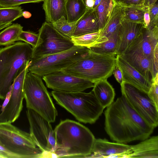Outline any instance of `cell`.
I'll list each match as a JSON object with an SVG mask.
<instances>
[{
    "instance_id": "33",
    "label": "cell",
    "mask_w": 158,
    "mask_h": 158,
    "mask_svg": "<svg viewBox=\"0 0 158 158\" xmlns=\"http://www.w3.org/2000/svg\"><path fill=\"white\" fill-rule=\"evenodd\" d=\"M44 0H0V6L4 7L19 6L26 3H37L43 2Z\"/></svg>"
},
{
    "instance_id": "36",
    "label": "cell",
    "mask_w": 158,
    "mask_h": 158,
    "mask_svg": "<svg viewBox=\"0 0 158 158\" xmlns=\"http://www.w3.org/2000/svg\"><path fill=\"white\" fill-rule=\"evenodd\" d=\"M117 4L123 6L133 5H144L146 0H113Z\"/></svg>"
},
{
    "instance_id": "40",
    "label": "cell",
    "mask_w": 158,
    "mask_h": 158,
    "mask_svg": "<svg viewBox=\"0 0 158 158\" xmlns=\"http://www.w3.org/2000/svg\"><path fill=\"white\" fill-rule=\"evenodd\" d=\"M150 23V18L149 13L148 7L145 12L144 16V25L146 27L149 26Z\"/></svg>"
},
{
    "instance_id": "27",
    "label": "cell",
    "mask_w": 158,
    "mask_h": 158,
    "mask_svg": "<svg viewBox=\"0 0 158 158\" xmlns=\"http://www.w3.org/2000/svg\"><path fill=\"white\" fill-rule=\"evenodd\" d=\"M107 39V41L89 48L96 53L115 55L118 42V30Z\"/></svg>"
},
{
    "instance_id": "5",
    "label": "cell",
    "mask_w": 158,
    "mask_h": 158,
    "mask_svg": "<svg viewBox=\"0 0 158 158\" xmlns=\"http://www.w3.org/2000/svg\"><path fill=\"white\" fill-rule=\"evenodd\" d=\"M116 61L115 55L100 54L89 49L83 57L61 71L94 83L112 75Z\"/></svg>"
},
{
    "instance_id": "18",
    "label": "cell",
    "mask_w": 158,
    "mask_h": 158,
    "mask_svg": "<svg viewBox=\"0 0 158 158\" xmlns=\"http://www.w3.org/2000/svg\"><path fill=\"white\" fill-rule=\"evenodd\" d=\"M119 55L152 83L151 64L149 59L134 52H125Z\"/></svg>"
},
{
    "instance_id": "7",
    "label": "cell",
    "mask_w": 158,
    "mask_h": 158,
    "mask_svg": "<svg viewBox=\"0 0 158 158\" xmlns=\"http://www.w3.org/2000/svg\"><path fill=\"white\" fill-rule=\"evenodd\" d=\"M0 141L20 158L45 157L44 152L37 146L30 133L11 123H0Z\"/></svg>"
},
{
    "instance_id": "20",
    "label": "cell",
    "mask_w": 158,
    "mask_h": 158,
    "mask_svg": "<svg viewBox=\"0 0 158 158\" xmlns=\"http://www.w3.org/2000/svg\"><path fill=\"white\" fill-rule=\"evenodd\" d=\"M123 6L114 4L109 17L103 28L101 30L100 38L104 41L118 30L123 19Z\"/></svg>"
},
{
    "instance_id": "4",
    "label": "cell",
    "mask_w": 158,
    "mask_h": 158,
    "mask_svg": "<svg viewBox=\"0 0 158 158\" xmlns=\"http://www.w3.org/2000/svg\"><path fill=\"white\" fill-rule=\"evenodd\" d=\"M51 94L57 104L71 114L79 121L95 123L104 108L92 91L66 92L53 90Z\"/></svg>"
},
{
    "instance_id": "32",
    "label": "cell",
    "mask_w": 158,
    "mask_h": 158,
    "mask_svg": "<svg viewBox=\"0 0 158 158\" xmlns=\"http://www.w3.org/2000/svg\"><path fill=\"white\" fill-rule=\"evenodd\" d=\"M19 40L22 41L30 44L32 48H35L39 44L40 38L38 33L36 34L29 31H23L20 33Z\"/></svg>"
},
{
    "instance_id": "28",
    "label": "cell",
    "mask_w": 158,
    "mask_h": 158,
    "mask_svg": "<svg viewBox=\"0 0 158 158\" xmlns=\"http://www.w3.org/2000/svg\"><path fill=\"white\" fill-rule=\"evenodd\" d=\"M101 30L98 31L73 37L71 40L75 46L85 47L88 48L95 46L104 42L100 38Z\"/></svg>"
},
{
    "instance_id": "17",
    "label": "cell",
    "mask_w": 158,
    "mask_h": 158,
    "mask_svg": "<svg viewBox=\"0 0 158 158\" xmlns=\"http://www.w3.org/2000/svg\"><path fill=\"white\" fill-rule=\"evenodd\" d=\"M116 55V64L121 72L123 81L130 84L148 92L152 83L147 80L120 55Z\"/></svg>"
},
{
    "instance_id": "10",
    "label": "cell",
    "mask_w": 158,
    "mask_h": 158,
    "mask_svg": "<svg viewBox=\"0 0 158 158\" xmlns=\"http://www.w3.org/2000/svg\"><path fill=\"white\" fill-rule=\"evenodd\" d=\"M122 95L127 99L135 111L154 128L158 125V106L148 93L129 83L120 84Z\"/></svg>"
},
{
    "instance_id": "41",
    "label": "cell",
    "mask_w": 158,
    "mask_h": 158,
    "mask_svg": "<svg viewBox=\"0 0 158 158\" xmlns=\"http://www.w3.org/2000/svg\"><path fill=\"white\" fill-rule=\"evenodd\" d=\"M158 0H146L144 5L147 7H149L157 2Z\"/></svg>"
},
{
    "instance_id": "35",
    "label": "cell",
    "mask_w": 158,
    "mask_h": 158,
    "mask_svg": "<svg viewBox=\"0 0 158 158\" xmlns=\"http://www.w3.org/2000/svg\"><path fill=\"white\" fill-rule=\"evenodd\" d=\"M148 94L150 98L158 106V74L152 81Z\"/></svg>"
},
{
    "instance_id": "9",
    "label": "cell",
    "mask_w": 158,
    "mask_h": 158,
    "mask_svg": "<svg viewBox=\"0 0 158 158\" xmlns=\"http://www.w3.org/2000/svg\"><path fill=\"white\" fill-rule=\"evenodd\" d=\"M38 34L39 43L33 49L31 59L63 52L74 46L71 39L60 33L51 23H43Z\"/></svg>"
},
{
    "instance_id": "23",
    "label": "cell",
    "mask_w": 158,
    "mask_h": 158,
    "mask_svg": "<svg viewBox=\"0 0 158 158\" xmlns=\"http://www.w3.org/2000/svg\"><path fill=\"white\" fill-rule=\"evenodd\" d=\"M43 2L46 22L52 23L63 16L66 18V0H44Z\"/></svg>"
},
{
    "instance_id": "39",
    "label": "cell",
    "mask_w": 158,
    "mask_h": 158,
    "mask_svg": "<svg viewBox=\"0 0 158 158\" xmlns=\"http://www.w3.org/2000/svg\"><path fill=\"white\" fill-rule=\"evenodd\" d=\"M13 84L11 85V87H10L9 91L6 94L5 98L4 100V101L2 106H1V111H2L4 110V108H5L6 106V105H7V104H8V102H9L11 95L12 90L13 87Z\"/></svg>"
},
{
    "instance_id": "26",
    "label": "cell",
    "mask_w": 158,
    "mask_h": 158,
    "mask_svg": "<svg viewBox=\"0 0 158 158\" xmlns=\"http://www.w3.org/2000/svg\"><path fill=\"white\" fill-rule=\"evenodd\" d=\"M123 19L132 22L144 24V16L148 7L144 5L123 6Z\"/></svg>"
},
{
    "instance_id": "43",
    "label": "cell",
    "mask_w": 158,
    "mask_h": 158,
    "mask_svg": "<svg viewBox=\"0 0 158 158\" xmlns=\"http://www.w3.org/2000/svg\"><path fill=\"white\" fill-rule=\"evenodd\" d=\"M31 16V14L29 12L24 11L23 12V16L26 18H30Z\"/></svg>"
},
{
    "instance_id": "16",
    "label": "cell",
    "mask_w": 158,
    "mask_h": 158,
    "mask_svg": "<svg viewBox=\"0 0 158 158\" xmlns=\"http://www.w3.org/2000/svg\"><path fill=\"white\" fill-rule=\"evenodd\" d=\"M143 24L123 19L118 29V39L115 55L124 53L131 44L141 34L145 27Z\"/></svg>"
},
{
    "instance_id": "14",
    "label": "cell",
    "mask_w": 158,
    "mask_h": 158,
    "mask_svg": "<svg viewBox=\"0 0 158 158\" xmlns=\"http://www.w3.org/2000/svg\"><path fill=\"white\" fill-rule=\"evenodd\" d=\"M132 153L131 145L95 139L91 153L87 158H130Z\"/></svg>"
},
{
    "instance_id": "37",
    "label": "cell",
    "mask_w": 158,
    "mask_h": 158,
    "mask_svg": "<svg viewBox=\"0 0 158 158\" xmlns=\"http://www.w3.org/2000/svg\"><path fill=\"white\" fill-rule=\"evenodd\" d=\"M0 151L5 156L6 158H20L18 155L11 152L6 148L0 141Z\"/></svg>"
},
{
    "instance_id": "31",
    "label": "cell",
    "mask_w": 158,
    "mask_h": 158,
    "mask_svg": "<svg viewBox=\"0 0 158 158\" xmlns=\"http://www.w3.org/2000/svg\"><path fill=\"white\" fill-rule=\"evenodd\" d=\"M77 21L69 22L64 16L52 24L53 27L61 34L70 39L73 37Z\"/></svg>"
},
{
    "instance_id": "44",
    "label": "cell",
    "mask_w": 158,
    "mask_h": 158,
    "mask_svg": "<svg viewBox=\"0 0 158 158\" xmlns=\"http://www.w3.org/2000/svg\"><path fill=\"white\" fill-rule=\"evenodd\" d=\"M101 1V0H94V4L92 9H95L99 4Z\"/></svg>"
},
{
    "instance_id": "24",
    "label": "cell",
    "mask_w": 158,
    "mask_h": 158,
    "mask_svg": "<svg viewBox=\"0 0 158 158\" xmlns=\"http://www.w3.org/2000/svg\"><path fill=\"white\" fill-rule=\"evenodd\" d=\"M87 10L83 0H66V18L69 22L78 21Z\"/></svg>"
},
{
    "instance_id": "1",
    "label": "cell",
    "mask_w": 158,
    "mask_h": 158,
    "mask_svg": "<svg viewBox=\"0 0 158 158\" xmlns=\"http://www.w3.org/2000/svg\"><path fill=\"white\" fill-rule=\"evenodd\" d=\"M104 114L105 130L110 139L117 142L144 140L154 129L122 95L106 107Z\"/></svg>"
},
{
    "instance_id": "3",
    "label": "cell",
    "mask_w": 158,
    "mask_h": 158,
    "mask_svg": "<svg viewBox=\"0 0 158 158\" xmlns=\"http://www.w3.org/2000/svg\"><path fill=\"white\" fill-rule=\"evenodd\" d=\"M33 48L22 41L0 49V99L4 100L20 72L29 65Z\"/></svg>"
},
{
    "instance_id": "19",
    "label": "cell",
    "mask_w": 158,
    "mask_h": 158,
    "mask_svg": "<svg viewBox=\"0 0 158 158\" xmlns=\"http://www.w3.org/2000/svg\"><path fill=\"white\" fill-rule=\"evenodd\" d=\"M100 30L95 10L87 9L85 14L77 21L73 37L95 32Z\"/></svg>"
},
{
    "instance_id": "2",
    "label": "cell",
    "mask_w": 158,
    "mask_h": 158,
    "mask_svg": "<svg viewBox=\"0 0 158 158\" xmlns=\"http://www.w3.org/2000/svg\"><path fill=\"white\" fill-rule=\"evenodd\" d=\"M56 145L53 154L56 157L87 158L95 138L87 127L79 122L66 119L54 129Z\"/></svg>"
},
{
    "instance_id": "25",
    "label": "cell",
    "mask_w": 158,
    "mask_h": 158,
    "mask_svg": "<svg viewBox=\"0 0 158 158\" xmlns=\"http://www.w3.org/2000/svg\"><path fill=\"white\" fill-rule=\"evenodd\" d=\"M23 31V27L17 23L5 28L0 32V46L10 45L19 40V35Z\"/></svg>"
},
{
    "instance_id": "34",
    "label": "cell",
    "mask_w": 158,
    "mask_h": 158,
    "mask_svg": "<svg viewBox=\"0 0 158 158\" xmlns=\"http://www.w3.org/2000/svg\"><path fill=\"white\" fill-rule=\"evenodd\" d=\"M148 7L150 18V23L149 27H158V2Z\"/></svg>"
},
{
    "instance_id": "29",
    "label": "cell",
    "mask_w": 158,
    "mask_h": 158,
    "mask_svg": "<svg viewBox=\"0 0 158 158\" xmlns=\"http://www.w3.org/2000/svg\"><path fill=\"white\" fill-rule=\"evenodd\" d=\"M115 3L113 0H101L99 4L94 9L98 20L100 30L105 26Z\"/></svg>"
},
{
    "instance_id": "45",
    "label": "cell",
    "mask_w": 158,
    "mask_h": 158,
    "mask_svg": "<svg viewBox=\"0 0 158 158\" xmlns=\"http://www.w3.org/2000/svg\"><path fill=\"white\" fill-rule=\"evenodd\" d=\"M0 158H6L5 156L0 151Z\"/></svg>"
},
{
    "instance_id": "13",
    "label": "cell",
    "mask_w": 158,
    "mask_h": 158,
    "mask_svg": "<svg viewBox=\"0 0 158 158\" xmlns=\"http://www.w3.org/2000/svg\"><path fill=\"white\" fill-rule=\"evenodd\" d=\"M28 71V67H26L20 72L14 80L9 102L0 113V123H11L20 116L23 107L24 82Z\"/></svg>"
},
{
    "instance_id": "8",
    "label": "cell",
    "mask_w": 158,
    "mask_h": 158,
    "mask_svg": "<svg viewBox=\"0 0 158 158\" xmlns=\"http://www.w3.org/2000/svg\"><path fill=\"white\" fill-rule=\"evenodd\" d=\"M89 49L85 47L74 45L63 52L32 59L28 67V71L42 77L60 71L83 57Z\"/></svg>"
},
{
    "instance_id": "38",
    "label": "cell",
    "mask_w": 158,
    "mask_h": 158,
    "mask_svg": "<svg viewBox=\"0 0 158 158\" xmlns=\"http://www.w3.org/2000/svg\"><path fill=\"white\" fill-rule=\"evenodd\" d=\"M113 74L116 80L120 84L123 82L122 73L119 67L116 65L113 71Z\"/></svg>"
},
{
    "instance_id": "11",
    "label": "cell",
    "mask_w": 158,
    "mask_h": 158,
    "mask_svg": "<svg viewBox=\"0 0 158 158\" xmlns=\"http://www.w3.org/2000/svg\"><path fill=\"white\" fill-rule=\"evenodd\" d=\"M30 127V134L37 146L44 152L45 157H56L53 154L56 145L54 130L51 123L33 110L26 111Z\"/></svg>"
},
{
    "instance_id": "21",
    "label": "cell",
    "mask_w": 158,
    "mask_h": 158,
    "mask_svg": "<svg viewBox=\"0 0 158 158\" xmlns=\"http://www.w3.org/2000/svg\"><path fill=\"white\" fill-rule=\"evenodd\" d=\"M130 158H158V136H155L131 145Z\"/></svg>"
},
{
    "instance_id": "42",
    "label": "cell",
    "mask_w": 158,
    "mask_h": 158,
    "mask_svg": "<svg viewBox=\"0 0 158 158\" xmlns=\"http://www.w3.org/2000/svg\"><path fill=\"white\" fill-rule=\"evenodd\" d=\"M12 23L0 24V31L12 24Z\"/></svg>"
},
{
    "instance_id": "15",
    "label": "cell",
    "mask_w": 158,
    "mask_h": 158,
    "mask_svg": "<svg viewBox=\"0 0 158 158\" xmlns=\"http://www.w3.org/2000/svg\"><path fill=\"white\" fill-rule=\"evenodd\" d=\"M158 45V27H145L141 34L124 52H134L152 59L154 50Z\"/></svg>"
},
{
    "instance_id": "6",
    "label": "cell",
    "mask_w": 158,
    "mask_h": 158,
    "mask_svg": "<svg viewBox=\"0 0 158 158\" xmlns=\"http://www.w3.org/2000/svg\"><path fill=\"white\" fill-rule=\"evenodd\" d=\"M41 77L28 71L23 86L27 109L35 111L50 123L55 122L57 110Z\"/></svg>"
},
{
    "instance_id": "46",
    "label": "cell",
    "mask_w": 158,
    "mask_h": 158,
    "mask_svg": "<svg viewBox=\"0 0 158 158\" xmlns=\"http://www.w3.org/2000/svg\"><path fill=\"white\" fill-rule=\"evenodd\" d=\"M84 2V3L85 4V2L86 1V0H83Z\"/></svg>"
},
{
    "instance_id": "22",
    "label": "cell",
    "mask_w": 158,
    "mask_h": 158,
    "mask_svg": "<svg viewBox=\"0 0 158 158\" xmlns=\"http://www.w3.org/2000/svg\"><path fill=\"white\" fill-rule=\"evenodd\" d=\"M92 91L104 109L114 102L115 96L114 89L106 79H101L95 82Z\"/></svg>"
},
{
    "instance_id": "12",
    "label": "cell",
    "mask_w": 158,
    "mask_h": 158,
    "mask_svg": "<svg viewBox=\"0 0 158 158\" xmlns=\"http://www.w3.org/2000/svg\"><path fill=\"white\" fill-rule=\"evenodd\" d=\"M42 78L48 88L57 91L83 92L93 87L94 85L91 81L61 71L48 74Z\"/></svg>"
},
{
    "instance_id": "30",
    "label": "cell",
    "mask_w": 158,
    "mask_h": 158,
    "mask_svg": "<svg viewBox=\"0 0 158 158\" xmlns=\"http://www.w3.org/2000/svg\"><path fill=\"white\" fill-rule=\"evenodd\" d=\"M23 12L21 6L4 7L0 6V24L12 23L23 16Z\"/></svg>"
}]
</instances>
